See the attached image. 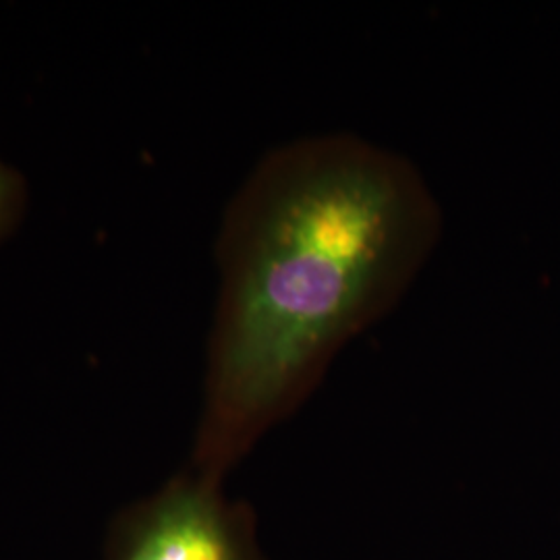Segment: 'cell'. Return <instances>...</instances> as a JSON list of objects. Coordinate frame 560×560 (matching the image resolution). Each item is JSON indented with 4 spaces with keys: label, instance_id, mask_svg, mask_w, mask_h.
<instances>
[{
    "label": "cell",
    "instance_id": "cell-3",
    "mask_svg": "<svg viewBox=\"0 0 560 560\" xmlns=\"http://www.w3.org/2000/svg\"><path fill=\"white\" fill-rule=\"evenodd\" d=\"M30 206L27 180L15 166L0 159V245L11 240Z\"/></svg>",
    "mask_w": 560,
    "mask_h": 560
},
{
    "label": "cell",
    "instance_id": "cell-2",
    "mask_svg": "<svg viewBox=\"0 0 560 560\" xmlns=\"http://www.w3.org/2000/svg\"><path fill=\"white\" fill-rule=\"evenodd\" d=\"M104 560H266L249 506L231 501L222 480L187 469L159 492L120 511Z\"/></svg>",
    "mask_w": 560,
    "mask_h": 560
},
{
    "label": "cell",
    "instance_id": "cell-1",
    "mask_svg": "<svg viewBox=\"0 0 560 560\" xmlns=\"http://www.w3.org/2000/svg\"><path fill=\"white\" fill-rule=\"evenodd\" d=\"M418 166L355 133L284 141L222 214L189 467L222 480L405 295L441 240Z\"/></svg>",
    "mask_w": 560,
    "mask_h": 560
}]
</instances>
